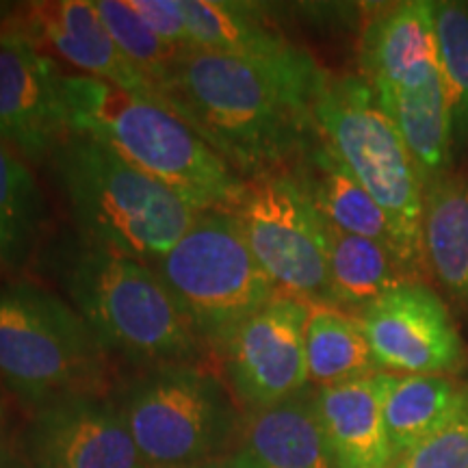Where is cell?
<instances>
[{
  "label": "cell",
  "instance_id": "25",
  "mask_svg": "<svg viewBox=\"0 0 468 468\" xmlns=\"http://www.w3.org/2000/svg\"><path fill=\"white\" fill-rule=\"evenodd\" d=\"M44 221V197L33 172L0 142V271H16L31 259Z\"/></svg>",
  "mask_w": 468,
  "mask_h": 468
},
{
  "label": "cell",
  "instance_id": "9",
  "mask_svg": "<svg viewBox=\"0 0 468 468\" xmlns=\"http://www.w3.org/2000/svg\"><path fill=\"white\" fill-rule=\"evenodd\" d=\"M234 218L280 292L313 306H332L327 221L295 174L273 172L250 180Z\"/></svg>",
  "mask_w": 468,
  "mask_h": 468
},
{
  "label": "cell",
  "instance_id": "16",
  "mask_svg": "<svg viewBox=\"0 0 468 468\" xmlns=\"http://www.w3.org/2000/svg\"><path fill=\"white\" fill-rule=\"evenodd\" d=\"M395 376L325 386L313 395L319 425L338 468H393L395 452L384 423V401Z\"/></svg>",
  "mask_w": 468,
  "mask_h": 468
},
{
  "label": "cell",
  "instance_id": "28",
  "mask_svg": "<svg viewBox=\"0 0 468 468\" xmlns=\"http://www.w3.org/2000/svg\"><path fill=\"white\" fill-rule=\"evenodd\" d=\"M393 468H468V397L423 442L399 455Z\"/></svg>",
  "mask_w": 468,
  "mask_h": 468
},
{
  "label": "cell",
  "instance_id": "10",
  "mask_svg": "<svg viewBox=\"0 0 468 468\" xmlns=\"http://www.w3.org/2000/svg\"><path fill=\"white\" fill-rule=\"evenodd\" d=\"M308 308L306 302L278 292L221 347L228 379L245 406H276L303 390Z\"/></svg>",
  "mask_w": 468,
  "mask_h": 468
},
{
  "label": "cell",
  "instance_id": "1",
  "mask_svg": "<svg viewBox=\"0 0 468 468\" xmlns=\"http://www.w3.org/2000/svg\"><path fill=\"white\" fill-rule=\"evenodd\" d=\"M327 74L300 46L276 58L189 48L161 80V101L248 178L273 174L317 139Z\"/></svg>",
  "mask_w": 468,
  "mask_h": 468
},
{
  "label": "cell",
  "instance_id": "7",
  "mask_svg": "<svg viewBox=\"0 0 468 468\" xmlns=\"http://www.w3.org/2000/svg\"><path fill=\"white\" fill-rule=\"evenodd\" d=\"M169 292L197 338L224 347L251 314L278 295L276 284L251 254L234 213L207 210L156 262Z\"/></svg>",
  "mask_w": 468,
  "mask_h": 468
},
{
  "label": "cell",
  "instance_id": "14",
  "mask_svg": "<svg viewBox=\"0 0 468 468\" xmlns=\"http://www.w3.org/2000/svg\"><path fill=\"white\" fill-rule=\"evenodd\" d=\"M16 25L44 52H55L69 66L85 72V76L107 80L128 93L163 102L156 85L117 48L93 3H33L22 9Z\"/></svg>",
  "mask_w": 468,
  "mask_h": 468
},
{
  "label": "cell",
  "instance_id": "19",
  "mask_svg": "<svg viewBox=\"0 0 468 468\" xmlns=\"http://www.w3.org/2000/svg\"><path fill=\"white\" fill-rule=\"evenodd\" d=\"M379 102L401 134L423 186L447 176L452 165L453 120L442 74L408 91L378 93Z\"/></svg>",
  "mask_w": 468,
  "mask_h": 468
},
{
  "label": "cell",
  "instance_id": "2",
  "mask_svg": "<svg viewBox=\"0 0 468 468\" xmlns=\"http://www.w3.org/2000/svg\"><path fill=\"white\" fill-rule=\"evenodd\" d=\"M61 96L69 133L109 145L196 213L239 207L248 183L167 104L85 74L66 76Z\"/></svg>",
  "mask_w": 468,
  "mask_h": 468
},
{
  "label": "cell",
  "instance_id": "15",
  "mask_svg": "<svg viewBox=\"0 0 468 468\" xmlns=\"http://www.w3.org/2000/svg\"><path fill=\"white\" fill-rule=\"evenodd\" d=\"M362 68L378 93L417 90L441 76L434 3L410 0L382 11L362 37Z\"/></svg>",
  "mask_w": 468,
  "mask_h": 468
},
{
  "label": "cell",
  "instance_id": "12",
  "mask_svg": "<svg viewBox=\"0 0 468 468\" xmlns=\"http://www.w3.org/2000/svg\"><path fill=\"white\" fill-rule=\"evenodd\" d=\"M360 325L378 367L408 376H441L462 360L452 314L434 291L403 282L360 310Z\"/></svg>",
  "mask_w": 468,
  "mask_h": 468
},
{
  "label": "cell",
  "instance_id": "24",
  "mask_svg": "<svg viewBox=\"0 0 468 468\" xmlns=\"http://www.w3.org/2000/svg\"><path fill=\"white\" fill-rule=\"evenodd\" d=\"M306 365L319 388L379 373L360 321L327 303L308 308Z\"/></svg>",
  "mask_w": 468,
  "mask_h": 468
},
{
  "label": "cell",
  "instance_id": "26",
  "mask_svg": "<svg viewBox=\"0 0 468 468\" xmlns=\"http://www.w3.org/2000/svg\"><path fill=\"white\" fill-rule=\"evenodd\" d=\"M438 57L453 120V145H468V3H434Z\"/></svg>",
  "mask_w": 468,
  "mask_h": 468
},
{
  "label": "cell",
  "instance_id": "27",
  "mask_svg": "<svg viewBox=\"0 0 468 468\" xmlns=\"http://www.w3.org/2000/svg\"><path fill=\"white\" fill-rule=\"evenodd\" d=\"M93 7L101 14L104 27L113 42L124 55L148 76L159 90L161 80L172 69L176 57L183 50L163 42L150 27L134 14L128 0H93Z\"/></svg>",
  "mask_w": 468,
  "mask_h": 468
},
{
  "label": "cell",
  "instance_id": "13",
  "mask_svg": "<svg viewBox=\"0 0 468 468\" xmlns=\"http://www.w3.org/2000/svg\"><path fill=\"white\" fill-rule=\"evenodd\" d=\"M33 468H150L115 403L66 395L35 410L25 434Z\"/></svg>",
  "mask_w": 468,
  "mask_h": 468
},
{
  "label": "cell",
  "instance_id": "17",
  "mask_svg": "<svg viewBox=\"0 0 468 468\" xmlns=\"http://www.w3.org/2000/svg\"><path fill=\"white\" fill-rule=\"evenodd\" d=\"M237 458L241 468H338L313 395L303 390L276 406L254 410Z\"/></svg>",
  "mask_w": 468,
  "mask_h": 468
},
{
  "label": "cell",
  "instance_id": "30",
  "mask_svg": "<svg viewBox=\"0 0 468 468\" xmlns=\"http://www.w3.org/2000/svg\"><path fill=\"white\" fill-rule=\"evenodd\" d=\"M0 468H27L25 462L17 458L14 442H11L9 425L5 419L3 403H0Z\"/></svg>",
  "mask_w": 468,
  "mask_h": 468
},
{
  "label": "cell",
  "instance_id": "18",
  "mask_svg": "<svg viewBox=\"0 0 468 468\" xmlns=\"http://www.w3.org/2000/svg\"><path fill=\"white\" fill-rule=\"evenodd\" d=\"M295 176L327 224L347 234H358L384 243L401 259L399 245L386 213L338 161L335 152L321 142L319 134L300 156V169Z\"/></svg>",
  "mask_w": 468,
  "mask_h": 468
},
{
  "label": "cell",
  "instance_id": "29",
  "mask_svg": "<svg viewBox=\"0 0 468 468\" xmlns=\"http://www.w3.org/2000/svg\"><path fill=\"white\" fill-rule=\"evenodd\" d=\"M128 3L163 42L178 50L193 48L183 11H180V0H128Z\"/></svg>",
  "mask_w": 468,
  "mask_h": 468
},
{
  "label": "cell",
  "instance_id": "5",
  "mask_svg": "<svg viewBox=\"0 0 468 468\" xmlns=\"http://www.w3.org/2000/svg\"><path fill=\"white\" fill-rule=\"evenodd\" d=\"M314 128L384 210L406 265H417L425 256V186L376 87L362 76L327 79L314 104Z\"/></svg>",
  "mask_w": 468,
  "mask_h": 468
},
{
  "label": "cell",
  "instance_id": "21",
  "mask_svg": "<svg viewBox=\"0 0 468 468\" xmlns=\"http://www.w3.org/2000/svg\"><path fill=\"white\" fill-rule=\"evenodd\" d=\"M423 254L444 289L468 303V180L444 178L425 186Z\"/></svg>",
  "mask_w": 468,
  "mask_h": 468
},
{
  "label": "cell",
  "instance_id": "6",
  "mask_svg": "<svg viewBox=\"0 0 468 468\" xmlns=\"http://www.w3.org/2000/svg\"><path fill=\"white\" fill-rule=\"evenodd\" d=\"M104 354L85 319L55 292L31 282L0 286V379L25 406L91 393Z\"/></svg>",
  "mask_w": 468,
  "mask_h": 468
},
{
  "label": "cell",
  "instance_id": "22",
  "mask_svg": "<svg viewBox=\"0 0 468 468\" xmlns=\"http://www.w3.org/2000/svg\"><path fill=\"white\" fill-rule=\"evenodd\" d=\"M330 234L332 306L365 310L384 292L410 282V267L393 250L373 239L347 234L327 224Z\"/></svg>",
  "mask_w": 468,
  "mask_h": 468
},
{
  "label": "cell",
  "instance_id": "8",
  "mask_svg": "<svg viewBox=\"0 0 468 468\" xmlns=\"http://www.w3.org/2000/svg\"><path fill=\"white\" fill-rule=\"evenodd\" d=\"M115 406L150 468L219 458L241 430L224 384L185 362L159 365L137 378Z\"/></svg>",
  "mask_w": 468,
  "mask_h": 468
},
{
  "label": "cell",
  "instance_id": "11",
  "mask_svg": "<svg viewBox=\"0 0 468 468\" xmlns=\"http://www.w3.org/2000/svg\"><path fill=\"white\" fill-rule=\"evenodd\" d=\"M63 76L16 22L0 28V142L27 161H44L69 134Z\"/></svg>",
  "mask_w": 468,
  "mask_h": 468
},
{
  "label": "cell",
  "instance_id": "3",
  "mask_svg": "<svg viewBox=\"0 0 468 468\" xmlns=\"http://www.w3.org/2000/svg\"><path fill=\"white\" fill-rule=\"evenodd\" d=\"M58 189L91 248L159 262L189 230L196 210L124 156L69 133L50 156Z\"/></svg>",
  "mask_w": 468,
  "mask_h": 468
},
{
  "label": "cell",
  "instance_id": "23",
  "mask_svg": "<svg viewBox=\"0 0 468 468\" xmlns=\"http://www.w3.org/2000/svg\"><path fill=\"white\" fill-rule=\"evenodd\" d=\"M468 397L444 376L393 378L384 401V423L397 458L423 442Z\"/></svg>",
  "mask_w": 468,
  "mask_h": 468
},
{
  "label": "cell",
  "instance_id": "20",
  "mask_svg": "<svg viewBox=\"0 0 468 468\" xmlns=\"http://www.w3.org/2000/svg\"><path fill=\"white\" fill-rule=\"evenodd\" d=\"M186 33L197 50L243 58H276L292 46L265 11L251 3L232 0H180Z\"/></svg>",
  "mask_w": 468,
  "mask_h": 468
},
{
  "label": "cell",
  "instance_id": "4",
  "mask_svg": "<svg viewBox=\"0 0 468 468\" xmlns=\"http://www.w3.org/2000/svg\"><path fill=\"white\" fill-rule=\"evenodd\" d=\"M57 276L107 351L142 365H174L197 351L183 308L145 262L83 243L61 250Z\"/></svg>",
  "mask_w": 468,
  "mask_h": 468
},
{
  "label": "cell",
  "instance_id": "31",
  "mask_svg": "<svg viewBox=\"0 0 468 468\" xmlns=\"http://www.w3.org/2000/svg\"><path fill=\"white\" fill-rule=\"evenodd\" d=\"M156 468H241L237 453H226L219 458L193 462V464H176V466H156Z\"/></svg>",
  "mask_w": 468,
  "mask_h": 468
}]
</instances>
